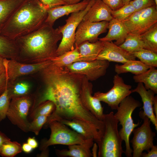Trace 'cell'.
<instances>
[{"mask_svg":"<svg viewBox=\"0 0 157 157\" xmlns=\"http://www.w3.org/2000/svg\"><path fill=\"white\" fill-rule=\"evenodd\" d=\"M31 88V84L27 81L8 82V89L11 99L14 97L29 95Z\"/></svg>","mask_w":157,"mask_h":157,"instance_id":"29","label":"cell"},{"mask_svg":"<svg viewBox=\"0 0 157 157\" xmlns=\"http://www.w3.org/2000/svg\"><path fill=\"white\" fill-rule=\"evenodd\" d=\"M48 116L44 115H39L33 119V120L30 123L28 131H32L38 135L40 130L46 123Z\"/></svg>","mask_w":157,"mask_h":157,"instance_id":"37","label":"cell"},{"mask_svg":"<svg viewBox=\"0 0 157 157\" xmlns=\"http://www.w3.org/2000/svg\"><path fill=\"white\" fill-rule=\"evenodd\" d=\"M3 60L9 82H13L21 76L40 72L51 63V60L33 63H25L15 59L5 58Z\"/></svg>","mask_w":157,"mask_h":157,"instance_id":"12","label":"cell"},{"mask_svg":"<svg viewBox=\"0 0 157 157\" xmlns=\"http://www.w3.org/2000/svg\"><path fill=\"white\" fill-rule=\"evenodd\" d=\"M111 10L102 0H98L89 8L84 16L83 20L92 22H109L113 18Z\"/></svg>","mask_w":157,"mask_h":157,"instance_id":"20","label":"cell"},{"mask_svg":"<svg viewBox=\"0 0 157 157\" xmlns=\"http://www.w3.org/2000/svg\"><path fill=\"white\" fill-rule=\"evenodd\" d=\"M47 9L54 8L60 5L67 4L62 0H39Z\"/></svg>","mask_w":157,"mask_h":157,"instance_id":"39","label":"cell"},{"mask_svg":"<svg viewBox=\"0 0 157 157\" xmlns=\"http://www.w3.org/2000/svg\"><path fill=\"white\" fill-rule=\"evenodd\" d=\"M103 46V41L99 40L93 42L85 41L77 46L80 61H90L97 59Z\"/></svg>","mask_w":157,"mask_h":157,"instance_id":"23","label":"cell"},{"mask_svg":"<svg viewBox=\"0 0 157 157\" xmlns=\"http://www.w3.org/2000/svg\"><path fill=\"white\" fill-rule=\"evenodd\" d=\"M4 58L0 56V76L6 71Z\"/></svg>","mask_w":157,"mask_h":157,"instance_id":"46","label":"cell"},{"mask_svg":"<svg viewBox=\"0 0 157 157\" xmlns=\"http://www.w3.org/2000/svg\"><path fill=\"white\" fill-rule=\"evenodd\" d=\"M8 82L6 72L0 76V96L6 90Z\"/></svg>","mask_w":157,"mask_h":157,"instance_id":"41","label":"cell"},{"mask_svg":"<svg viewBox=\"0 0 157 157\" xmlns=\"http://www.w3.org/2000/svg\"><path fill=\"white\" fill-rule=\"evenodd\" d=\"M151 67L140 60H130L123 65H115V71L117 74L130 72L135 75L140 74L147 70Z\"/></svg>","mask_w":157,"mask_h":157,"instance_id":"25","label":"cell"},{"mask_svg":"<svg viewBox=\"0 0 157 157\" xmlns=\"http://www.w3.org/2000/svg\"><path fill=\"white\" fill-rule=\"evenodd\" d=\"M89 2L83 1L76 3L65 4L49 9L47 10V17L44 23L53 26L58 18L85 9Z\"/></svg>","mask_w":157,"mask_h":157,"instance_id":"19","label":"cell"},{"mask_svg":"<svg viewBox=\"0 0 157 157\" xmlns=\"http://www.w3.org/2000/svg\"><path fill=\"white\" fill-rule=\"evenodd\" d=\"M132 53L144 64L150 67H157V53L143 49Z\"/></svg>","mask_w":157,"mask_h":157,"instance_id":"32","label":"cell"},{"mask_svg":"<svg viewBox=\"0 0 157 157\" xmlns=\"http://www.w3.org/2000/svg\"><path fill=\"white\" fill-rule=\"evenodd\" d=\"M132 93H138L141 97L143 103L142 108L143 111L139 113L140 117L146 116L154 125L156 130H157V118L156 117L153 109V106L155 93L151 90H147L141 83H138L136 88L131 90Z\"/></svg>","mask_w":157,"mask_h":157,"instance_id":"18","label":"cell"},{"mask_svg":"<svg viewBox=\"0 0 157 157\" xmlns=\"http://www.w3.org/2000/svg\"><path fill=\"white\" fill-rule=\"evenodd\" d=\"M119 46L131 53L144 49V42L140 36L129 33L124 42Z\"/></svg>","mask_w":157,"mask_h":157,"instance_id":"30","label":"cell"},{"mask_svg":"<svg viewBox=\"0 0 157 157\" xmlns=\"http://www.w3.org/2000/svg\"><path fill=\"white\" fill-rule=\"evenodd\" d=\"M108 23L107 21L92 22L82 20L76 31L74 46L85 41L93 42L98 40L99 35L106 32Z\"/></svg>","mask_w":157,"mask_h":157,"instance_id":"14","label":"cell"},{"mask_svg":"<svg viewBox=\"0 0 157 157\" xmlns=\"http://www.w3.org/2000/svg\"><path fill=\"white\" fill-rule=\"evenodd\" d=\"M10 140L5 134L0 131V150L3 144L6 141Z\"/></svg>","mask_w":157,"mask_h":157,"instance_id":"45","label":"cell"},{"mask_svg":"<svg viewBox=\"0 0 157 157\" xmlns=\"http://www.w3.org/2000/svg\"><path fill=\"white\" fill-rule=\"evenodd\" d=\"M102 121L104 126V131L98 145V156L121 157L124 151L122 147L123 140L118 129L119 121L113 112L104 114Z\"/></svg>","mask_w":157,"mask_h":157,"instance_id":"4","label":"cell"},{"mask_svg":"<svg viewBox=\"0 0 157 157\" xmlns=\"http://www.w3.org/2000/svg\"><path fill=\"white\" fill-rule=\"evenodd\" d=\"M153 109L154 113L157 118V97L155 96L154 100Z\"/></svg>","mask_w":157,"mask_h":157,"instance_id":"47","label":"cell"},{"mask_svg":"<svg viewBox=\"0 0 157 157\" xmlns=\"http://www.w3.org/2000/svg\"><path fill=\"white\" fill-rule=\"evenodd\" d=\"M22 151L26 153L31 152L33 149L27 143H24L22 146Z\"/></svg>","mask_w":157,"mask_h":157,"instance_id":"44","label":"cell"},{"mask_svg":"<svg viewBox=\"0 0 157 157\" xmlns=\"http://www.w3.org/2000/svg\"><path fill=\"white\" fill-rule=\"evenodd\" d=\"M18 53L15 40L0 34V56L7 59L17 60Z\"/></svg>","mask_w":157,"mask_h":157,"instance_id":"27","label":"cell"},{"mask_svg":"<svg viewBox=\"0 0 157 157\" xmlns=\"http://www.w3.org/2000/svg\"><path fill=\"white\" fill-rule=\"evenodd\" d=\"M123 5L129 3L131 0H122Z\"/></svg>","mask_w":157,"mask_h":157,"instance_id":"50","label":"cell"},{"mask_svg":"<svg viewBox=\"0 0 157 157\" xmlns=\"http://www.w3.org/2000/svg\"><path fill=\"white\" fill-rule=\"evenodd\" d=\"M95 2L98 0H93Z\"/></svg>","mask_w":157,"mask_h":157,"instance_id":"52","label":"cell"},{"mask_svg":"<svg viewBox=\"0 0 157 157\" xmlns=\"http://www.w3.org/2000/svg\"><path fill=\"white\" fill-rule=\"evenodd\" d=\"M156 3V5H157V0H155Z\"/></svg>","mask_w":157,"mask_h":157,"instance_id":"51","label":"cell"},{"mask_svg":"<svg viewBox=\"0 0 157 157\" xmlns=\"http://www.w3.org/2000/svg\"><path fill=\"white\" fill-rule=\"evenodd\" d=\"M111 10H116L123 6L122 0H102Z\"/></svg>","mask_w":157,"mask_h":157,"instance_id":"40","label":"cell"},{"mask_svg":"<svg viewBox=\"0 0 157 157\" xmlns=\"http://www.w3.org/2000/svg\"><path fill=\"white\" fill-rule=\"evenodd\" d=\"M93 85L84 76L82 84L81 95L85 107L98 119L102 121L104 114L100 101L92 95Z\"/></svg>","mask_w":157,"mask_h":157,"instance_id":"15","label":"cell"},{"mask_svg":"<svg viewBox=\"0 0 157 157\" xmlns=\"http://www.w3.org/2000/svg\"><path fill=\"white\" fill-rule=\"evenodd\" d=\"M44 126L45 128L49 127L50 128L51 133L48 140H44L41 142L40 147L42 151L41 156H48V147L50 146L58 144L68 146L80 144L85 142L87 140L57 120L51 121L45 123Z\"/></svg>","mask_w":157,"mask_h":157,"instance_id":"6","label":"cell"},{"mask_svg":"<svg viewBox=\"0 0 157 157\" xmlns=\"http://www.w3.org/2000/svg\"><path fill=\"white\" fill-rule=\"evenodd\" d=\"M27 0H0V34L13 13Z\"/></svg>","mask_w":157,"mask_h":157,"instance_id":"24","label":"cell"},{"mask_svg":"<svg viewBox=\"0 0 157 157\" xmlns=\"http://www.w3.org/2000/svg\"><path fill=\"white\" fill-rule=\"evenodd\" d=\"M92 146L93 147L92 152V156L93 157H97V151L98 148V145L96 142L93 144Z\"/></svg>","mask_w":157,"mask_h":157,"instance_id":"49","label":"cell"},{"mask_svg":"<svg viewBox=\"0 0 157 157\" xmlns=\"http://www.w3.org/2000/svg\"><path fill=\"white\" fill-rule=\"evenodd\" d=\"M129 3L133 6L136 11L154 6H157L155 0H133Z\"/></svg>","mask_w":157,"mask_h":157,"instance_id":"38","label":"cell"},{"mask_svg":"<svg viewBox=\"0 0 157 157\" xmlns=\"http://www.w3.org/2000/svg\"><path fill=\"white\" fill-rule=\"evenodd\" d=\"M57 121L69 126L86 139H93L98 145L99 144L103 134L89 123L78 119H62Z\"/></svg>","mask_w":157,"mask_h":157,"instance_id":"17","label":"cell"},{"mask_svg":"<svg viewBox=\"0 0 157 157\" xmlns=\"http://www.w3.org/2000/svg\"><path fill=\"white\" fill-rule=\"evenodd\" d=\"M147 153H143L141 157H157V146L154 145Z\"/></svg>","mask_w":157,"mask_h":157,"instance_id":"42","label":"cell"},{"mask_svg":"<svg viewBox=\"0 0 157 157\" xmlns=\"http://www.w3.org/2000/svg\"><path fill=\"white\" fill-rule=\"evenodd\" d=\"M22 146L18 142L10 140L5 142L0 150V155L5 157H13L22 151Z\"/></svg>","mask_w":157,"mask_h":157,"instance_id":"33","label":"cell"},{"mask_svg":"<svg viewBox=\"0 0 157 157\" xmlns=\"http://www.w3.org/2000/svg\"><path fill=\"white\" fill-rule=\"evenodd\" d=\"M51 60L52 63L59 67H66L75 62L80 61L77 46H75L73 50L56 56Z\"/></svg>","mask_w":157,"mask_h":157,"instance_id":"28","label":"cell"},{"mask_svg":"<svg viewBox=\"0 0 157 157\" xmlns=\"http://www.w3.org/2000/svg\"><path fill=\"white\" fill-rule=\"evenodd\" d=\"M141 106L140 102L129 96L120 103L117 112L114 114L122 126L119 133L122 139L124 141L126 149L124 153L127 157L132 156L133 150L130 147L129 138L133 130L140 124L139 122L137 124L134 123L132 114L136 108Z\"/></svg>","mask_w":157,"mask_h":157,"instance_id":"5","label":"cell"},{"mask_svg":"<svg viewBox=\"0 0 157 157\" xmlns=\"http://www.w3.org/2000/svg\"><path fill=\"white\" fill-rule=\"evenodd\" d=\"M47 10L39 0H27L10 18L1 34L15 40L36 31L44 23Z\"/></svg>","mask_w":157,"mask_h":157,"instance_id":"3","label":"cell"},{"mask_svg":"<svg viewBox=\"0 0 157 157\" xmlns=\"http://www.w3.org/2000/svg\"><path fill=\"white\" fill-rule=\"evenodd\" d=\"M55 108V105L52 102L46 101L38 105L31 112V117L32 119L39 115L49 117L54 110Z\"/></svg>","mask_w":157,"mask_h":157,"instance_id":"34","label":"cell"},{"mask_svg":"<svg viewBox=\"0 0 157 157\" xmlns=\"http://www.w3.org/2000/svg\"><path fill=\"white\" fill-rule=\"evenodd\" d=\"M113 83V87L108 92H98L93 96L107 104L111 109L117 110L120 103L132 93V87L125 84L122 78L117 74L114 76Z\"/></svg>","mask_w":157,"mask_h":157,"instance_id":"11","label":"cell"},{"mask_svg":"<svg viewBox=\"0 0 157 157\" xmlns=\"http://www.w3.org/2000/svg\"><path fill=\"white\" fill-rule=\"evenodd\" d=\"M108 28L107 35L99 40L109 42L115 40L114 43L119 46L124 42L128 34L122 22L113 18L109 22Z\"/></svg>","mask_w":157,"mask_h":157,"instance_id":"22","label":"cell"},{"mask_svg":"<svg viewBox=\"0 0 157 157\" xmlns=\"http://www.w3.org/2000/svg\"><path fill=\"white\" fill-rule=\"evenodd\" d=\"M135 82L141 83L144 85L147 90H151L155 94L157 93V69L151 67L145 72L133 77Z\"/></svg>","mask_w":157,"mask_h":157,"instance_id":"26","label":"cell"},{"mask_svg":"<svg viewBox=\"0 0 157 157\" xmlns=\"http://www.w3.org/2000/svg\"><path fill=\"white\" fill-rule=\"evenodd\" d=\"M11 100L7 85L5 91L0 96V121L4 119L6 117Z\"/></svg>","mask_w":157,"mask_h":157,"instance_id":"36","label":"cell"},{"mask_svg":"<svg viewBox=\"0 0 157 157\" xmlns=\"http://www.w3.org/2000/svg\"><path fill=\"white\" fill-rule=\"evenodd\" d=\"M109 65L107 60L96 59L76 62L66 67L71 72L84 75L89 81H93L106 74Z\"/></svg>","mask_w":157,"mask_h":157,"instance_id":"13","label":"cell"},{"mask_svg":"<svg viewBox=\"0 0 157 157\" xmlns=\"http://www.w3.org/2000/svg\"><path fill=\"white\" fill-rule=\"evenodd\" d=\"M140 117L143 119V123L140 127L133 130V136L130 141L133 149V157H141L144 151H149L154 145L156 134L151 127V122L146 116Z\"/></svg>","mask_w":157,"mask_h":157,"instance_id":"10","label":"cell"},{"mask_svg":"<svg viewBox=\"0 0 157 157\" xmlns=\"http://www.w3.org/2000/svg\"><path fill=\"white\" fill-rule=\"evenodd\" d=\"M66 4H73L78 3L83 1H90L91 0H62Z\"/></svg>","mask_w":157,"mask_h":157,"instance_id":"48","label":"cell"},{"mask_svg":"<svg viewBox=\"0 0 157 157\" xmlns=\"http://www.w3.org/2000/svg\"><path fill=\"white\" fill-rule=\"evenodd\" d=\"M62 38L57 28L44 23L36 31L15 40L19 50L17 60L28 63L51 60L56 56L57 43Z\"/></svg>","mask_w":157,"mask_h":157,"instance_id":"2","label":"cell"},{"mask_svg":"<svg viewBox=\"0 0 157 157\" xmlns=\"http://www.w3.org/2000/svg\"><path fill=\"white\" fill-rule=\"evenodd\" d=\"M27 143L34 149L38 147V143L34 137H29L27 139Z\"/></svg>","mask_w":157,"mask_h":157,"instance_id":"43","label":"cell"},{"mask_svg":"<svg viewBox=\"0 0 157 157\" xmlns=\"http://www.w3.org/2000/svg\"><path fill=\"white\" fill-rule=\"evenodd\" d=\"M103 42L102 49L97 59L123 64L130 60H136V58L132 53L121 48L112 41Z\"/></svg>","mask_w":157,"mask_h":157,"instance_id":"16","label":"cell"},{"mask_svg":"<svg viewBox=\"0 0 157 157\" xmlns=\"http://www.w3.org/2000/svg\"><path fill=\"white\" fill-rule=\"evenodd\" d=\"M139 36L144 42V49L157 53V23Z\"/></svg>","mask_w":157,"mask_h":157,"instance_id":"31","label":"cell"},{"mask_svg":"<svg viewBox=\"0 0 157 157\" xmlns=\"http://www.w3.org/2000/svg\"><path fill=\"white\" fill-rule=\"evenodd\" d=\"M136 10L129 3L124 5L116 10H111L112 16L113 18L122 22L131 16Z\"/></svg>","mask_w":157,"mask_h":157,"instance_id":"35","label":"cell"},{"mask_svg":"<svg viewBox=\"0 0 157 157\" xmlns=\"http://www.w3.org/2000/svg\"><path fill=\"white\" fill-rule=\"evenodd\" d=\"M122 22L128 33L139 36L157 23V6L136 11Z\"/></svg>","mask_w":157,"mask_h":157,"instance_id":"8","label":"cell"},{"mask_svg":"<svg viewBox=\"0 0 157 157\" xmlns=\"http://www.w3.org/2000/svg\"><path fill=\"white\" fill-rule=\"evenodd\" d=\"M94 2V1L91 0L85 9L71 13L66 20L65 24L57 28L58 32L62 34V38L58 46L56 56L74 49L75 34L77 27L85 15Z\"/></svg>","mask_w":157,"mask_h":157,"instance_id":"7","label":"cell"},{"mask_svg":"<svg viewBox=\"0 0 157 157\" xmlns=\"http://www.w3.org/2000/svg\"><path fill=\"white\" fill-rule=\"evenodd\" d=\"M93 139H87L82 143L68 145V149H56V153L59 157H90L92 156L90 148L94 144Z\"/></svg>","mask_w":157,"mask_h":157,"instance_id":"21","label":"cell"},{"mask_svg":"<svg viewBox=\"0 0 157 157\" xmlns=\"http://www.w3.org/2000/svg\"><path fill=\"white\" fill-rule=\"evenodd\" d=\"M40 73L44 86L33 102L31 111L41 103L50 101L54 104L55 109L45 123L53 120L78 119L103 132V121L98 119L82 101L81 92L84 75L71 72L66 67L58 66L51 62Z\"/></svg>","mask_w":157,"mask_h":157,"instance_id":"1","label":"cell"},{"mask_svg":"<svg viewBox=\"0 0 157 157\" xmlns=\"http://www.w3.org/2000/svg\"><path fill=\"white\" fill-rule=\"evenodd\" d=\"M31 98L28 95L11 99L6 114L11 123L25 132L28 131L30 124L27 117L33 105Z\"/></svg>","mask_w":157,"mask_h":157,"instance_id":"9","label":"cell"}]
</instances>
